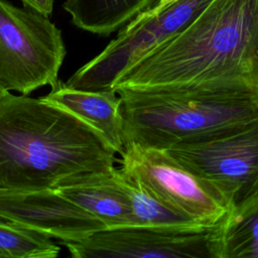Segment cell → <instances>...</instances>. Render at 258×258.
I'll list each match as a JSON object with an SVG mask.
<instances>
[{
	"mask_svg": "<svg viewBox=\"0 0 258 258\" xmlns=\"http://www.w3.org/2000/svg\"><path fill=\"white\" fill-rule=\"evenodd\" d=\"M113 89L258 95V0H211L182 30L129 68Z\"/></svg>",
	"mask_w": 258,
	"mask_h": 258,
	"instance_id": "cell-1",
	"label": "cell"
},
{
	"mask_svg": "<svg viewBox=\"0 0 258 258\" xmlns=\"http://www.w3.org/2000/svg\"><path fill=\"white\" fill-rule=\"evenodd\" d=\"M115 154L96 129L43 97L8 92L0 103V189H55L112 171Z\"/></svg>",
	"mask_w": 258,
	"mask_h": 258,
	"instance_id": "cell-2",
	"label": "cell"
},
{
	"mask_svg": "<svg viewBox=\"0 0 258 258\" xmlns=\"http://www.w3.org/2000/svg\"><path fill=\"white\" fill-rule=\"evenodd\" d=\"M124 149L165 150L258 117V95L211 89L117 90Z\"/></svg>",
	"mask_w": 258,
	"mask_h": 258,
	"instance_id": "cell-3",
	"label": "cell"
},
{
	"mask_svg": "<svg viewBox=\"0 0 258 258\" xmlns=\"http://www.w3.org/2000/svg\"><path fill=\"white\" fill-rule=\"evenodd\" d=\"M64 56L61 31L48 16L0 0V84L6 91L29 95L55 87Z\"/></svg>",
	"mask_w": 258,
	"mask_h": 258,
	"instance_id": "cell-4",
	"label": "cell"
},
{
	"mask_svg": "<svg viewBox=\"0 0 258 258\" xmlns=\"http://www.w3.org/2000/svg\"><path fill=\"white\" fill-rule=\"evenodd\" d=\"M165 151L217 190L230 210L258 196V117Z\"/></svg>",
	"mask_w": 258,
	"mask_h": 258,
	"instance_id": "cell-5",
	"label": "cell"
},
{
	"mask_svg": "<svg viewBox=\"0 0 258 258\" xmlns=\"http://www.w3.org/2000/svg\"><path fill=\"white\" fill-rule=\"evenodd\" d=\"M210 2L211 0H179L157 15H136L98 55L81 67L64 85L81 90L114 91L116 81L129 68L182 30Z\"/></svg>",
	"mask_w": 258,
	"mask_h": 258,
	"instance_id": "cell-6",
	"label": "cell"
},
{
	"mask_svg": "<svg viewBox=\"0 0 258 258\" xmlns=\"http://www.w3.org/2000/svg\"><path fill=\"white\" fill-rule=\"evenodd\" d=\"M120 155L119 169L126 177L194 222L217 226L230 211L217 190L165 150L131 145Z\"/></svg>",
	"mask_w": 258,
	"mask_h": 258,
	"instance_id": "cell-7",
	"label": "cell"
},
{
	"mask_svg": "<svg viewBox=\"0 0 258 258\" xmlns=\"http://www.w3.org/2000/svg\"><path fill=\"white\" fill-rule=\"evenodd\" d=\"M217 226L164 229L123 226L80 242H61L74 258H216Z\"/></svg>",
	"mask_w": 258,
	"mask_h": 258,
	"instance_id": "cell-8",
	"label": "cell"
},
{
	"mask_svg": "<svg viewBox=\"0 0 258 258\" xmlns=\"http://www.w3.org/2000/svg\"><path fill=\"white\" fill-rule=\"evenodd\" d=\"M0 218L61 242H80L107 229L57 189H0Z\"/></svg>",
	"mask_w": 258,
	"mask_h": 258,
	"instance_id": "cell-9",
	"label": "cell"
},
{
	"mask_svg": "<svg viewBox=\"0 0 258 258\" xmlns=\"http://www.w3.org/2000/svg\"><path fill=\"white\" fill-rule=\"evenodd\" d=\"M55 189L101 220L107 228L134 225L129 198L119 168L77 177Z\"/></svg>",
	"mask_w": 258,
	"mask_h": 258,
	"instance_id": "cell-10",
	"label": "cell"
},
{
	"mask_svg": "<svg viewBox=\"0 0 258 258\" xmlns=\"http://www.w3.org/2000/svg\"><path fill=\"white\" fill-rule=\"evenodd\" d=\"M43 98L91 125L116 153H123L121 98L117 92L74 89L58 82Z\"/></svg>",
	"mask_w": 258,
	"mask_h": 258,
	"instance_id": "cell-11",
	"label": "cell"
},
{
	"mask_svg": "<svg viewBox=\"0 0 258 258\" xmlns=\"http://www.w3.org/2000/svg\"><path fill=\"white\" fill-rule=\"evenodd\" d=\"M158 0H64L63 9L79 28L109 35Z\"/></svg>",
	"mask_w": 258,
	"mask_h": 258,
	"instance_id": "cell-12",
	"label": "cell"
},
{
	"mask_svg": "<svg viewBox=\"0 0 258 258\" xmlns=\"http://www.w3.org/2000/svg\"><path fill=\"white\" fill-rule=\"evenodd\" d=\"M216 258H258V196L231 209L218 225Z\"/></svg>",
	"mask_w": 258,
	"mask_h": 258,
	"instance_id": "cell-13",
	"label": "cell"
},
{
	"mask_svg": "<svg viewBox=\"0 0 258 258\" xmlns=\"http://www.w3.org/2000/svg\"><path fill=\"white\" fill-rule=\"evenodd\" d=\"M121 174L123 186L129 198L134 219L133 226L164 229H191L205 227L161 202L150 191L126 177L122 171Z\"/></svg>",
	"mask_w": 258,
	"mask_h": 258,
	"instance_id": "cell-14",
	"label": "cell"
},
{
	"mask_svg": "<svg viewBox=\"0 0 258 258\" xmlns=\"http://www.w3.org/2000/svg\"><path fill=\"white\" fill-rule=\"evenodd\" d=\"M59 251L49 237L0 218V258H55Z\"/></svg>",
	"mask_w": 258,
	"mask_h": 258,
	"instance_id": "cell-15",
	"label": "cell"
},
{
	"mask_svg": "<svg viewBox=\"0 0 258 258\" xmlns=\"http://www.w3.org/2000/svg\"><path fill=\"white\" fill-rule=\"evenodd\" d=\"M22 5L49 16L53 10L54 0H20Z\"/></svg>",
	"mask_w": 258,
	"mask_h": 258,
	"instance_id": "cell-16",
	"label": "cell"
},
{
	"mask_svg": "<svg viewBox=\"0 0 258 258\" xmlns=\"http://www.w3.org/2000/svg\"><path fill=\"white\" fill-rule=\"evenodd\" d=\"M9 91H6L2 86H1V84H0V103H1V101L3 100V98L5 97V95L8 93Z\"/></svg>",
	"mask_w": 258,
	"mask_h": 258,
	"instance_id": "cell-17",
	"label": "cell"
}]
</instances>
